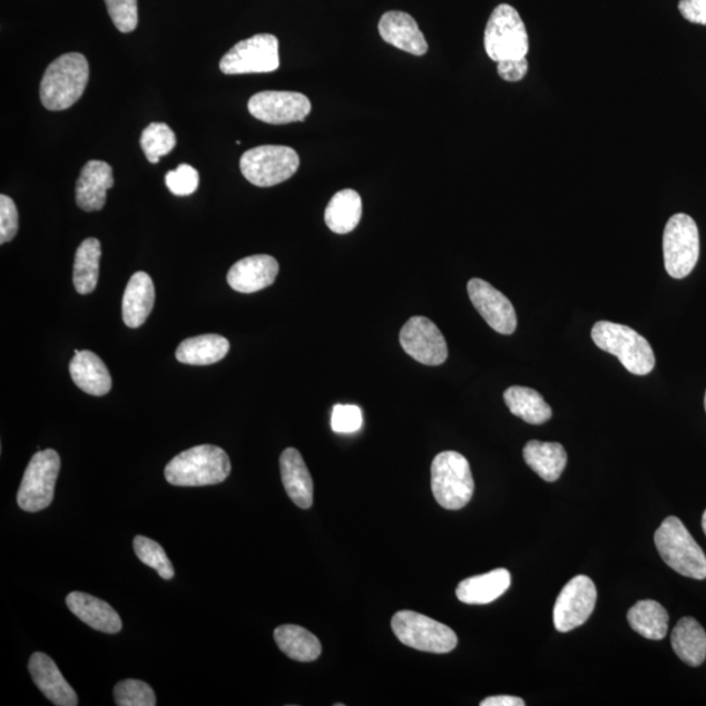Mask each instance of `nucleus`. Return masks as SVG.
Segmentation results:
<instances>
[{
  "label": "nucleus",
  "instance_id": "35",
  "mask_svg": "<svg viewBox=\"0 0 706 706\" xmlns=\"http://www.w3.org/2000/svg\"><path fill=\"white\" fill-rule=\"evenodd\" d=\"M115 700L118 706H155L156 695L146 682L126 679L115 687Z\"/></svg>",
  "mask_w": 706,
  "mask_h": 706
},
{
  "label": "nucleus",
  "instance_id": "32",
  "mask_svg": "<svg viewBox=\"0 0 706 706\" xmlns=\"http://www.w3.org/2000/svg\"><path fill=\"white\" fill-rule=\"evenodd\" d=\"M635 633L648 640H664L668 633V614L656 600H640L628 612Z\"/></svg>",
  "mask_w": 706,
  "mask_h": 706
},
{
  "label": "nucleus",
  "instance_id": "21",
  "mask_svg": "<svg viewBox=\"0 0 706 706\" xmlns=\"http://www.w3.org/2000/svg\"><path fill=\"white\" fill-rule=\"evenodd\" d=\"M281 474L285 492L298 508L313 506V480L298 450L288 448L281 455Z\"/></svg>",
  "mask_w": 706,
  "mask_h": 706
},
{
  "label": "nucleus",
  "instance_id": "42",
  "mask_svg": "<svg viewBox=\"0 0 706 706\" xmlns=\"http://www.w3.org/2000/svg\"><path fill=\"white\" fill-rule=\"evenodd\" d=\"M480 706H524V702L514 696H492L480 703Z\"/></svg>",
  "mask_w": 706,
  "mask_h": 706
},
{
  "label": "nucleus",
  "instance_id": "17",
  "mask_svg": "<svg viewBox=\"0 0 706 706\" xmlns=\"http://www.w3.org/2000/svg\"><path fill=\"white\" fill-rule=\"evenodd\" d=\"M29 673L35 685L45 697L57 706H77L79 698L73 688L63 678L55 660L45 653L37 651L29 659Z\"/></svg>",
  "mask_w": 706,
  "mask_h": 706
},
{
  "label": "nucleus",
  "instance_id": "27",
  "mask_svg": "<svg viewBox=\"0 0 706 706\" xmlns=\"http://www.w3.org/2000/svg\"><path fill=\"white\" fill-rule=\"evenodd\" d=\"M363 216V200L360 194L352 189L336 193L329 202L325 222L330 231L336 235H347L355 231Z\"/></svg>",
  "mask_w": 706,
  "mask_h": 706
},
{
  "label": "nucleus",
  "instance_id": "15",
  "mask_svg": "<svg viewBox=\"0 0 706 706\" xmlns=\"http://www.w3.org/2000/svg\"><path fill=\"white\" fill-rule=\"evenodd\" d=\"M472 305L496 333L510 335L517 329V314L509 298L483 280H471L468 284Z\"/></svg>",
  "mask_w": 706,
  "mask_h": 706
},
{
  "label": "nucleus",
  "instance_id": "4",
  "mask_svg": "<svg viewBox=\"0 0 706 706\" xmlns=\"http://www.w3.org/2000/svg\"><path fill=\"white\" fill-rule=\"evenodd\" d=\"M660 558L682 576L705 580L706 556L679 518L668 517L656 531Z\"/></svg>",
  "mask_w": 706,
  "mask_h": 706
},
{
  "label": "nucleus",
  "instance_id": "11",
  "mask_svg": "<svg viewBox=\"0 0 706 706\" xmlns=\"http://www.w3.org/2000/svg\"><path fill=\"white\" fill-rule=\"evenodd\" d=\"M280 41L274 35H255L238 42L222 58L225 75L266 73L280 69Z\"/></svg>",
  "mask_w": 706,
  "mask_h": 706
},
{
  "label": "nucleus",
  "instance_id": "14",
  "mask_svg": "<svg viewBox=\"0 0 706 706\" xmlns=\"http://www.w3.org/2000/svg\"><path fill=\"white\" fill-rule=\"evenodd\" d=\"M251 115L269 125L303 122L312 111L311 100L303 94L265 91L254 95L247 104Z\"/></svg>",
  "mask_w": 706,
  "mask_h": 706
},
{
  "label": "nucleus",
  "instance_id": "39",
  "mask_svg": "<svg viewBox=\"0 0 706 706\" xmlns=\"http://www.w3.org/2000/svg\"><path fill=\"white\" fill-rule=\"evenodd\" d=\"M19 231V214L14 202L7 197V195H0V244L12 242Z\"/></svg>",
  "mask_w": 706,
  "mask_h": 706
},
{
  "label": "nucleus",
  "instance_id": "26",
  "mask_svg": "<svg viewBox=\"0 0 706 706\" xmlns=\"http://www.w3.org/2000/svg\"><path fill=\"white\" fill-rule=\"evenodd\" d=\"M229 342L217 334L189 337L178 345L176 359L187 365H212L229 352Z\"/></svg>",
  "mask_w": 706,
  "mask_h": 706
},
{
  "label": "nucleus",
  "instance_id": "22",
  "mask_svg": "<svg viewBox=\"0 0 706 706\" xmlns=\"http://www.w3.org/2000/svg\"><path fill=\"white\" fill-rule=\"evenodd\" d=\"M70 374L75 385L89 395L104 396L111 390L108 367L92 351L75 350Z\"/></svg>",
  "mask_w": 706,
  "mask_h": 706
},
{
  "label": "nucleus",
  "instance_id": "23",
  "mask_svg": "<svg viewBox=\"0 0 706 706\" xmlns=\"http://www.w3.org/2000/svg\"><path fill=\"white\" fill-rule=\"evenodd\" d=\"M512 584V576L504 568L494 569L486 575L468 578L458 585L457 598L465 605H488L506 595Z\"/></svg>",
  "mask_w": 706,
  "mask_h": 706
},
{
  "label": "nucleus",
  "instance_id": "41",
  "mask_svg": "<svg viewBox=\"0 0 706 706\" xmlns=\"http://www.w3.org/2000/svg\"><path fill=\"white\" fill-rule=\"evenodd\" d=\"M678 9L689 22L706 26V0H680Z\"/></svg>",
  "mask_w": 706,
  "mask_h": 706
},
{
  "label": "nucleus",
  "instance_id": "43",
  "mask_svg": "<svg viewBox=\"0 0 706 706\" xmlns=\"http://www.w3.org/2000/svg\"><path fill=\"white\" fill-rule=\"evenodd\" d=\"M702 526H703V530H704L705 536H706V510H705V513H704V516H703V522H702Z\"/></svg>",
  "mask_w": 706,
  "mask_h": 706
},
{
  "label": "nucleus",
  "instance_id": "3",
  "mask_svg": "<svg viewBox=\"0 0 706 706\" xmlns=\"http://www.w3.org/2000/svg\"><path fill=\"white\" fill-rule=\"evenodd\" d=\"M591 337L597 347L619 359L633 374H649L656 366V356L645 337L626 325L599 321L592 326Z\"/></svg>",
  "mask_w": 706,
  "mask_h": 706
},
{
  "label": "nucleus",
  "instance_id": "24",
  "mask_svg": "<svg viewBox=\"0 0 706 706\" xmlns=\"http://www.w3.org/2000/svg\"><path fill=\"white\" fill-rule=\"evenodd\" d=\"M155 305V285L146 273H135L127 284L122 300V317L126 326L138 329L151 314Z\"/></svg>",
  "mask_w": 706,
  "mask_h": 706
},
{
  "label": "nucleus",
  "instance_id": "31",
  "mask_svg": "<svg viewBox=\"0 0 706 706\" xmlns=\"http://www.w3.org/2000/svg\"><path fill=\"white\" fill-rule=\"evenodd\" d=\"M101 244L97 238H87L75 254L73 285L80 295H89L97 287L100 275Z\"/></svg>",
  "mask_w": 706,
  "mask_h": 706
},
{
  "label": "nucleus",
  "instance_id": "16",
  "mask_svg": "<svg viewBox=\"0 0 706 706\" xmlns=\"http://www.w3.org/2000/svg\"><path fill=\"white\" fill-rule=\"evenodd\" d=\"M280 274V263L272 255H252L233 265L227 275L231 287L239 293H254L269 287Z\"/></svg>",
  "mask_w": 706,
  "mask_h": 706
},
{
  "label": "nucleus",
  "instance_id": "10",
  "mask_svg": "<svg viewBox=\"0 0 706 706\" xmlns=\"http://www.w3.org/2000/svg\"><path fill=\"white\" fill-rule=\"evenodd\" d=\"M700 255V236L693 217L676 214L664 232V258L668 275L683 280L694 272Z\"/></svg>",
  "mask_w": 706,
  "mask_h": 706
},
{
  "label": "nucleus",
  "instance_id": "19",
  "mask_svg": "<svg viewBox=\"0 0 706 706\" xmlns=\"http://www.w3.org/2000/svg\"><path fill=\"white\" fill-rule=\"evenodd\" d=\"M115 185L112 169L108 163L88 161L82 167L77 183V203L86 213L101 212L107 203V192Z\"/></svg>",
  "mask_w": 706,
  "mask_h": 706
},
{
  "label": "nucleus",
  "instance_id": "33",
  "mask_svg": "<svg viewBox=\"0 0 706 706\" xmlns=\"http://www.w3.org/2000/svg\"><path fill=\"white\" fill-rule=\"evenodd\" d=\"M176 145V134L167 124L154 122L141 133L140 146L149 163H159L163 156L169 155L175 149Z\"/></svg>",
  "mask_w": 706,
  "mask_h": 706
},
{
  "label": "nucleus",
  "instance_id": "30",
  "mask_svg": "<svg viewBox=\"0 0 706 706\" xmlns=\"http://www.w3.org/2000/svg\"><path fill=\"white\" fill-rule=\"evenodd\" d=\"M508 409L517 418L532 425L545 424L552 418V410L537 390L512 386L504 393Z\"/></svg>",
  "mask_w": 706,
  "mask_h": 706
},
{
  "label": "nucleus",
  "instance_id": "36",
  "mask_svg": "<svg viewBox=\"0 0 706 706\" xmlns=\"http://www.w3.org/2000/svg\"><path fill=\"white\" fill-rule=\"evenodd\" d=\"M112 24L121 33H131L138 27V0H105Z\"/></svg>",
  "mask_w": 706,
  "mask_h": 706
},
{
  "label": "nucleus",
  "instance_id": "34",
  "mask_svg": "<svg viewBox=\"0 0 706 706\" xmlns=\"http://www.w3.org/2000/svg\"><path fill=\"white\" fill-rule=\"evenodd\" d=\"M134 551L138 559L148 567L156 570L163 580H171L175 577V568L164 548L147 537L138 536L134 538Z\"/></svg>",
  "mask_w": 706,
  "mask_h": 706
},
{
  "label": "nucleus",
  "instance_id": "38",
  "mask_svg": "<svg viewBox=\"0 0 706 706\" xmlns=\"http://www.w3.org/2000/svg\"><path fill=\"white\" fill-rule=\"evenodd\" d=\"M363 411L355 404H335L332 428L336 433H355L363 426Z\"/></svg>",
  "mask_w": 706,
  "mask_h": 706
},
{
  "label": "nucleus",
  "instance_id": "2",
  "mask_svg": "<svg viewBox=\"0 0 706 706\" xmlns=\"http://www.w3.org/2000/svg\"><path fill=\"white\" fill-rule=\"evenodd\" d=\"M89 80L87 58L79 52L61 56L48 66L40 86L41 102L51 111L72 107L85 94Z\"/></svg>",
  "mask_w": 706,
  "mask_h": 706
},
{
  "label": "nucleus",
  "instance_id": "9",
  "mask_svg": "<svg viewBox=\"0 0 706 706\" xmlns=\"http://www.w3.org/2000/svg\"><path fill=\"white\" fill-rule=\"evenodd\" d=\"M300 157L285 146H261L246 151L239 160L243 176L258 187H272L295 176Z\"/></svg>",
  "mask_w": 706,
  "mask_h": 706
},
{
  "label": "nucleus",
  "instance_id": "12",
  "mask_svg": "<svg viewBox=\"0 0 706 706\" xmlns=\"http://www.w3.org/2000/svg\"><path fill=\"white\" fill-rule=\"evenodd\" d=\"M597 588L588 576H577L562 588L553 607V625L559 633L581 627L595 611Z\"/></svg>",
  "mask_w": 706,
  "mask_h": 706
},
{
  "label": "nucleus",
  "instance_id": "5",
  "mask_svg": "<svg viewBox=\"0 0 706 706\" xmlns=\"http://www.w3.org/2000/svg\"><path fill=\"white\" fill-rule=\"evenodd\" d=\"M432 492L435 501L448 510H460L474 494V478L470 463L457 452H442L434 457L431 469Z\"/></svg>",
  "mask_w": 706,
  "mask_h": 706
},
{
  "label": "nucleus",
  "instance_id": "7",
  "mask_svg": "<svg viewBox=\"0 0 706 706\" xmlns=\"http://www.w3.org/2000/svg\"><path fill=\"white\" fill-rule=\"evenodd\" d=\"M61 470V457L56 450H40L27 465L18 492V504L29 513L41 512L55 500L56 484Z\"/></svg>",
  "mask_w": 706,
  "mask_h": 706
},
{
  "label": "nucleus",
  "instance_id": "20",
  "mask_svg": "<svg viewBox=\"0 0 706 706\" xmlns=\"http://www.w3.org/2000/svg\"><path fill=\"white\" fill-rule=\"evenodd\" d=\"M69 610L87 626L102 634L116 635L122 630L121 616L100 598L72 591L66 598Z\"/></svg>",
  "mask_w": 706,
  "mask_h": 706
},
{
  "label": "nucleus",
  "instance_id": "25",
  "mask_svg": "<svg viewBox=\"0 0 706 706\" xmlns=\"http://www.w3.org/2000/svg\"><path fill=\"white\" fill-rule=\"evenodd\" d=\"M524 462L532 471L546 480L556 482L566 470L568 457L565 447L558 442L532 440L523 449Z\"/></svg>",
  "mask_w": 706,
  "mask_h": 706
},
{
  "label": "nucleus",
  "instance_id": "28",
  "mask_svg": "<svg viewBox=\"0 0 706 706\" xmlns=\"http://www.w3.org/2000/svg\"><path fill=\"white\" fill-rule=\"evenodd\" d=\"M671 645L683 663L697 667L706 659V633L694 618H683L673 630Z\"/></svg>",
  "mask_w": 706,
  "mask_h": 706
},
{
  "label": "nucleus",
  "instance_id": "8",
  "mask_svg": "<svg viewBox=\"0 0 706 706\" xmlns=\"http://www.w3.org/2000/svg\"><path fill=\"white\" fill-rule=\"evenodd\" d=\"M392 628L398 640L420 651L445 655L454 650L458 644L452 628L415 611L396 612Z\"/></svg>",
  "mask_w": 706,
  "mask_h": 706
},
{
  "label": "nucleus",
  "instance_id": "29",
  "mask_svg": "<svg viewBox=\"0 0 706 706\" xmlns=\"http://www.w3.org/2000/svg\"><path fill=\"white\" fill-rule=\"evenodd\" d=\"M275 643L285 656L298 663H313L322 653L317 637L300 626H281L274 633Z\"/></svg>",
  "mask_w": 706,
  "mask_h": 706
},
{
  "label": "nucleus",
  "instance_id": "44",
  "mask_svg": "<svg viewBox=\"0 0 706 706\" xmlns=\"http://www.w3.org/2000/svg\"><path fill=\"white\" fill-rule=\"evenodd\" d=\"M704 404H705V411H706V393H705Z\"/></svg>",
  "mask_w": 706,
  "mask_h": 706
},
{
  "label": "nucleus",
  "instance_id": "40",
  "mask_svg": "<svg viewBox=\"0 0 706 706\" xmlns=\"http://www.w3.org/2000/svg\"><path fill=\"white\" fill-rule=\"evenodd\" d=\"M529 71L528 59H509L498 63V73L501 79L510 82L521 81Z\"/></svg>",
  "mask_w": 706,
  "mask_h": 706
},
{
  "label": "nucleus",
  "instance_id": "37",
  "mask_svg": "<svg viewBox=\"0 0 706 706\" xmlns=\"http://www.w3.org/2000/svg\"><path fill=\"white\" fill-rule=\"evenodd\" d=\"M165 185L177 197H187L197 192L199 186V173L189 164H182L176 170H170L165 176Z\"/></svg>",
  "mask_w": 706,
  "mask_h": 706
},
{
  "label": "nucleus",
  "instance_id": "18",
  "mask_svg": "<svg viewBox=\"0 0 706 706\" xmlns=\"http://www.w3.org/2000/svg\"><path fill=\"white\" fill-rule=\"evenodd\" d=\"M379 32L382 40L409 55L422 57L428 52L425 37L409 13L386 12L380 20Z\"/></svg>",
  "mask_w": 706,
  "mask_h": 706
},
{
  "label": "nucleus",
  "instance_id": "1",
  "mask_svg": "<svg viewBox=\"0 0 706 706\" xmlns=\"http://www.w3.org/2000/svg\"><path fill=\"white\" fill-rule=\"evenodd\" d=\"M231 469L229 457L222 448L199 445L173 458L164 475L171 486L203 487L223 483Z\"/></svg>",
  "mask_w": 706,
  "mask_h": 706
},
{
  "label": "nucleus",
  "instance_id": "13",
  "mask_svg": "<svg viewBox=\"0 0 706 706\" xmlns=\"http://www.w3.org/2000/svg\"><path fill=\"white\" fill-rule=\"evenodd\" d=\"M402 349L416 362L439 366L447 362L449 352L444 335L431 320L412 317L401 330Z\"/></svg>",
  "mask_w": 706,
  "mask_h": 706
},
{
  "label": "nucleus",
  "instance_id": "6",
  "mask_svg": "<svg viewBox=\"0 0 706 706\" xmlns=\"http://www.w3.org/2000/svg\"><path fill=\"white\" fill-rule=\"evenodd\" d=\"M484 48L488 57L496 63L528 56L529 35L514 7L509 4L496 7L487 22Z\"/></svg>",
  "mask_w": 706,
  "mask_h": 706
}]
</instances>
